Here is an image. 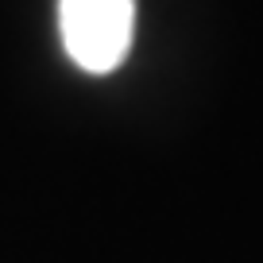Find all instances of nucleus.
Wrapping results in <instances>:
<instances>
[{
	"label": "nucleus",
	"instance_id": "obj_1",
	"mask_svg": "<svg viewBox=\"0 0 263 263\" xmlns=\"http://www.w3.org/2000/svg\"><path fill=\"white\" fill-rule=\"evenodd\" d=\"M58 27L85 74H112L132 47L136 0H58Z\"/></svg>",
	"mask_w": 263,
	"mask_h": 263
}]
</instances>
